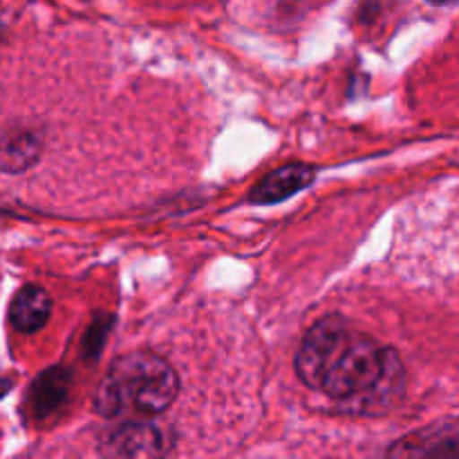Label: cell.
I'll use <instances>...</instances> for the list:
<instances>
[{"label": "cell", "instance_id": "277c9868", "mask_svg": "<svg viewBox=\"0 0 459 459\" xmlns=\"http://www.w3.org/2000/svg\"><path fill=\"white\" fill-rule=\"evenodd\" d=\"M385 459H459V424L426 426L403 435L388 448Z\"/></svg>", "mask_w": 459, "mask_h": 459}, {"label": "cell", "instance_id": "5b68a950", "mask_svg": "<svg viewBox=\"0 0 459 459\" xmlns=\"http://www.w3.org/2000/svg\"><path fill=\"white\" fill-rule=\"evenodd\" d=\"M316 173L309 164L303 161H294V164L281 166V169L272 170L264 175L249 193L251 204H278V202L287 200V197L296 195L303 188H307L314 182Z\"/></svg>", "mask_w": 459, "mask_h": 459}, {"label": "cell", "instance_id": "6da1fadb", "mask_svg": "<svg viewBox=\"0 0 459 459\" xmlns=\"http://www.w3.org/2000/svg\"><path fill=\"white\" fill-rule=\"evenodd\" d=\"M294 368L307 388L359 412H381L406 390V370L394 350L330 314L305 332Z\"/></svg>", "mask_w": 459, "mask_h": 459}, {"label": "cell", "instance_id": "8992f818", "mask_svg": "<svg viewBox=\"0 0 459 459\" xmlns=\"http://www.w3.org/2000/svg\"><path fill=\"white\" fill-rule=\"evenodd\" d=\"M52 314V296L39 285H25L13 294L9 305V321L21 334H36L43 330Z\"/></svg>", "mask_w": 459, "mask_h": 459}, {"label": "cell", "instance_id": "52a82bcc", "mask_svg": "<svg viewBox=\"0 0 459 459\" xmlns=\"http://www.w3.org/2000/svg\"><path fill=\"white\" fill-rule=\"evenodd\" d=\"M40 137L31 130H13L7 133L3 139V152H0V161H3L4 173H22L30 166H34L40 157Z\"/></svg>", "mask_w": 459, "mask_h": 459}, {"label": "cell", "instance_id": "3957f363", "mask_svg": "<svg viewBox=\"0 0 459 459\" xmlns=\"http://www.w3.org/2000/svg\"><path fill=\"white\" fill-rule=\"evenodd\" d=\"M173 446L166 426L148 421H124L99 439L101 459H164Z\"/></svg>", "mask_w": 459, "mask_h": 459}, {"label": "cell", "instance_id": "ba28073f", "mask_svg": "<svg viewBox=\"0 0 459 459\" xmlns=\"http://www.w3.org/2000/svg\"><path fill=\"white\" fill-rule=\"evenodd\" d=\"M67 385H70V377L63 370H49L40 377L31 388V406L34 412L43 415V412L54 411L58 403L65 399Z\"/></svg>", "mask_w": 459, "mask_h": 459}, {"label": "cell", "instance_id": "7a4b0ae2", "mask_svg": "<svg viewBox=\"0 0 459 459\" xmlns=\"http://www.w3.org/2000/svg\"><path fill=\"white\" fill-rule=\"evenodd\" d=\"M179 394V377L166 359L130 352L115 359L94 394V411L106 420L148 421L169 411Z\"/></svg>", "mask_w": 459, "mask_h": 459}, {"label": "cell", "instance_id": "9c48e42d", "mask_svg": "<svg viewBox=\"0 0 459 459\" xmlns=\"http://www.w3.org/2000/svg\"><path fill=\"white\" fill-rule=\"evenodd\" d=\"M426 3L435 4V7H446V4H455L459 0H426Z\"/></svg>", "mask_w": 459, "mask_h": 459}]
</instances>
